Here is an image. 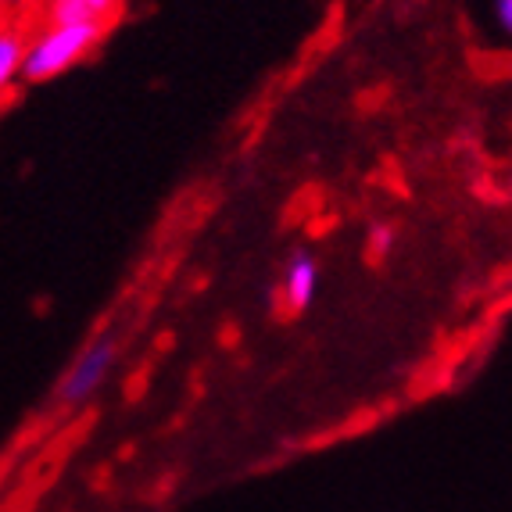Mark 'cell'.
Returning a JSON list of instances; mask_svg holds the SVG:
<instances>
[{
  "instance_id": "cell-3",
  "label": "cell",
  "mask_w": 512,
  "mask_h": 512,
  "mask_svg": "<svg viewBox=\"0 0 512 512\" xmlns=\"http://www.w3.org/2000/svg\"><path fill=\"white\" fill-rule=\"evenodd\" d=\"M316 291H319V262L308 251H298V255H291L287 269H283V283H280L283 305H287V312H305L316 301Z\"/></svg>"
},
{
  "instance_id": "cell-2",
  "label": "cell",
  "mask_w": 512,
  "mask_h": 512,
  "mask_svg": "<svg viewBox=\"0 0 512 512\" xmlns=\"http://www.w3.org/2000/svg\"><path fill=\"white\" fill-rule=\"evenodd\" d=\"M119 362V341L115 337H97L76 355V362L69 366V373L61 376L58 384V402L61 405H86L97 391L104 387V380L111 376Z\"/></svg>"
},
{
  "instance_id": "cell-4",
  "label": "cell",
  "mask_w": 512,
  "mask_h": 512,
  "mask_svg": "<svg viewBox=\"0 0 512 512\" xmlns=\"http://www.w3.org/2000/svg\"><path fill=\"white\" fill-rule=\"evenodd\" d=\"M26 33L22 18L0 15V101H8L11 90L22 83V54H26Z\"/></svg>"
},
{
  "instance_id": "cell-1",
  "label": "cell",
  "mask_w": 512,
  "mask_h": 512,
  "mask_svg": "<svg viewBox=\"0 0 512 512\" xmlns=\"http://www.w3.org/2000/svg\"><path fill=\"white\" fill-rule=\"evenodd\" d=\"M104 26L94 22H61L43 18V26L26 33V54H22V79L26 83H47L65 76L79 61L90 58L101 43Z\"/></svg>"
},
{
  "instance_id": "cell-6",
  "label": "cell",
  "mask_w": 512,
  "mask_h": 512,
  "mask_svg": "<svg viewBox=\"0 0 512 512\" xmlns=\"http://www.w3.org/2000/svg\"><path fill=\"white\" fill-rule=\"evenodd\" d=\"M43 0H0V15H11V18H26L40 8Z\"/></svg>"
},
{
  "instance_id": "cell-7",
  "label": "cell",
  "mask_w": 512,
  "mask_h": 512,
  "mask_svg": "<svg viewBox=\"0 0 512 512\" xmlns=\"http://www.w3.org/2000/svg\"><path fill=\"white\" fill-rule=\"evenodd\" d=\"M491 18L502 33H512V0H491Z\"/></svg>"
},
{
  "instance_id": "cell-5",
  "label": "cell",
  "mask_w": 512,
  "mask_h": 512,
  "mask_svg": "<svg viewBox=\"0 0 512 512\" xmlns=\"http://www.w3.org/2000/svg\"><path fill=\"white\" fill-rule=\"evenodd\" d=\"M126 0H47V18L61 22H94L108 29L122 15Z\"/></svg>"
},
{
  "instance_id": "cell-8",
  "label": "cell",
  "mask_w": 512,
  "mask_h": 512,
  "mask_svg": "<svg viewBox=\"0 0 512 512\" xmlns=\"http://www.w3.org/2000/svg\"><path fill=\"white\" fill-rule=\"evenodd\" d=\"M391 230H387V226H380V230H376V248L380 251H391Z\"/></svg>"
}]
</instances>
